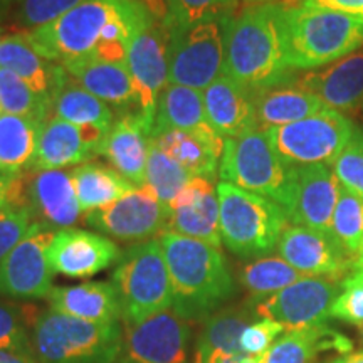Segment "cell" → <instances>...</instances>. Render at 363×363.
<instances>
[{"instance_id": "1", "label": "cell", "mask_w": 363, "mask_h": 363, "mask_svg": "<svg viewBox=\"0 0 363 363\" xmlns=\"http://www.w3.org/2000/svg\"><path fill=\"white\" fill-rule=\"evenodd\" d=\"M293 72L286 61L283 4L227 13L222 74L249 91H262L289 83Z\"/></svg>"}, {"instance_id": "2", "label": "cell", "mask_w": 363, "mask_h": 363, "mask_svg": "<svg viewBox=\"0 0 363 363\" xmlns=\"http://www.w3.org/2000/svg\"><path fill=\"white\" fill-rule=\"evenodd\" d=\"M169 267L174 310L182 320L211 318L234 294V279L220 249L165 230L158 238Z\"/></svg>"}, {"instance_id": "3", "label": "cell", "mask_w": 363, "mask_h": 363, "mask_svg": "<svg viewBox=\"0 0 363 363\" xmlns=\"http://www.w3.org/2000/svg\"><path fill=\"white\" fill-rule=\"evenodd\" d=\"M284 51L291 69H315L363 44V17L284 2Z\"/></svg>"}, {"instance_id": "4", "label": "cell", "mask_w": 363, "mask_h": 363, "mask_svg": "<svg viewBox=\"0 0 363 363\" xmlns=\"http://www.w3.org/2000/svg\"><path fill=\"white\" fill-rule=\"evenodd\" d=\"M123 338L118 323H93L49 308L35 318L33 347L39 363H116Z\"/></svg>"}, {"instance_id": "5", "label": "cell", "mask_w": 363, "mask_h": 363, "mask_svg": "<svg viewBox=\"0 0 363 363\" xmlns=\"http://www.w3.org/2000/svg\"><path fill=\"white\" fill-rule=\"evenodd\" d=\"M222 242L239 257H262L278 247L288 216L278 202L227 182L217 185Z\"/></svg>"}, {"instance_id": "6", "label": "cell", "mask_w": 363, "mask_h": 363, "mask_svg": "<svg viewBox=\"0 0 363 363\" xmlns=\"http://www.w3.org/2000/svg\"><path fill=\"white\" fill-rule=\"evenodd\" d=\"M125 326L140 325L169 311L174 293L158 240H145L123 252L111 274Z\"/></svg>"}, {"instance_id": "7", "label": "cell", "mask_w": 363, "mask_h": 363, "mask_svg": "<svg viewBox=\"0 0 363 363\" xmlns=\"http://www.w3.org/2000/svg\"><path fill=\"white\" fill-rule=\"evenodd\" d=\"M135 0H86L49 24L24 33L27 43L48 61L65 62L96 48L110 22L116 21Z\"/></svg>"}, {"instance_id": "8", "label": "cell", "mask_w": 363, "mask_h": 363, "mask_svg": "<svg viewBox=\"0 0 363 363\" xmlns=\"http://www.w3.org/2000/svg\"><path fill=\"white\" fill-rule=\"evenodd\" d=\"M220 182L286 206L291 167H286L271 147L266 131L249 130L238 138H225L219 163Z\"/></svg>"}, {"instance_id": "9", "label": "cell", "mask_w": 363, "mask_h": 363, "mask_svg": "<svg viewBox=\"0 0 363 363\" xmlns=\"http://www.w3.org/2000/svg\"><path fill=\"white\" fill-rule=\"evenodd\" d=\"M230 12V11H229ZM169 30V84L206 89L224 71L227 13Z\"/></svg>"}, {"instance_id": "10", "label": "cell", "mask_w": 363, "mask_h": 363, "mask_svg": "<svg viewBox=\"0 0 363 363\" xmlns=\"http://www.w3.org/2000/svg\"><path fill=\"white\" fill-rule=\"evenodd\" d=\"M355 131L343 113L325 106L296 123L266 130L271 147L286 167L333 165Z\"/></svg>"}, {"instance_id": "11", "label": "cell", "mask_w": 363, "mask_h": 363, "mask_svg": "<svg viewBox=\"0 0 363 363\" xmlns=\"http://www.w3.org/2000/svg\"><path fill=\"white\" fill-rule=\"evenodd\" d=\"M56 230L43 220L33 222L24 238L0 264V294L16 299L48 298L54 271L48 249Z\"/></svg>"}, {"instance_id": "12", "label": "cell", "mask_w": 363, "mask_h": 363, "mask_svg": "<svg viewBox=\"0 0 363 363\" xmlns=\"http://www.w3.org/2000/svg\"><path fill=\"white\" fill-rule=\"evenodd\" d=\"M172 211L148 189H136L84 216V224L125 242H140L169 230Z\"/></svg>"}, {"instance_id": "13", "label": "cell", "mask_w": 363, "mask_h": 363, "mask_svg": "<svg viewBox=\"0 0 363 363\" xmlns=\"http://www.w3.org/2000/svg\"><path fill=\"white\" fill-rule=\"evenodd\" d=\"M340 291L342 283L306 276L272 296L257 301L256 315L281 323L286 331L325 325L331 318V308Z\"/></svg>"}, {"instance_id": "14", "label": "cell", "mask_w": 363, "mask_h": 363, "mask_svg": "<svg viewBox=\"0 0 363 363\" xmlns=\"http://www.w3.org/2000/svg\"><path fill=\"white\" fill-rule=\"evenodd\" d=\"M169 30L163 22L145 27L128 44L126 65L138 94V111L153 131L158 99L169 86Z\"/></svg>"}, {"instance_id": "15", "label": "cell", "mask_w": 363, "mask_h": 363, "mask_svg": "<svg viewBox=\"0 0 363 363\" xmlns=\"http://www.w3.org/2000/svg\"><path fill=\"white\" fill-rule=\"evenodd\" d=\"M340 182L330 165L291 167L288 202L283 207L294 225L331 233L335 207L340 197Z\"/></svg>"}, {"instance_id": "16", "label": "cell", "mask_w": 363, "mask_h": 363, "mask_svg": "<svg viewBox=\"0 0 363 363\" xmlns=\"http://www.w3.org/2000/svg\"><path fill=\"white\" fill-rule=\"evenodd\" d=\"M278 252L305 276L338 281L355 269V257L345 251L333 234L301 225L286 227L279 238Z\"/></svg>"}, {"instance_id": "17", "label": "cell", "mask_w": 363, "mask_h": 363, "mask_svg": "<svg viewBox=\"0 0 363 363\" xmlns=\"http://www.w3.org/2000/svg\"><path fill=\"white\" fill-rule=\"evenodd\" d=\"M190 328L174 310L126 326L120 363H187Z\"/></svg>"}, {"instance_id": "18", "label": "cell", "mask_w": 363, "mask_h": 363, "mask_svg": "<svg viewBox=\"0 0 363 363\" xmlns=\"http://www.w3.org/2000/svg\"><path fill=\"white\" fill-rule=\"evenodd\" d=\"M123 252L110 238L83 229H59L48 249L54 274L66 278H91L113 264Z\"/></svg>"}, {"instance_id": "19", "label": "cell", "mask_w": 363, "mask_h": 363, "mask_svg": "<svg viewBox=\"0 0 363 363\" xmlns=\"http://www.w3.org/2000/svg\"><path fill=\"white\" fill-rule=\"evenodd\" d=\"M104 133L93 126L74 125L61 118H49L39 131L38 148L30 169L62 170L98 155Z\"/></svg>"}, {"instance_id": "20", "label": "cell", "mask_w": 363, "mask_h": 363, "mask_svg": "<svg viewBox=\"0 0 363 363\" xmlns=\"http://www.w3.org/2000/svg\"><path fill=\"white\" fill-rule=\"evenodd\" d=\"M61 66L76 83L108 106H115L121 115L138 111V94L126 62L106 61L91 51L84 56L67 59Z\"/></svg>"}, {"instance_id": "21", "label": "cell", "mask_w": 363, "mask_h": 363, "mask_svg": "<svg viewBox=\"0 0 363 363\" xmlns=\"http://www.w3.org/2000/svg\"><path fill=\"white\" fill-rule=\"evenodd\" d=\"M152 130L145 123L142 113L130 111L121 115L99 143L98 155H103L113 169L142 189L147 174Z\"/></svg>"}, {"instance_id": "22", "label": "cell", "mask_w": 363, "mask_h": 363, "mask_svg": "<svg viewBox=\"0 0 363 363\" xmlns=\"http://www.w3.org/2000/svg\"><path fill=\"white\" fill-rule=\"evenodd\" d=\"M325 106L340 113H358L363 104V51L353 52L323 71L308 72L294 81Z\"/></svg>"}, {"instance_id": "23", "label": "cell", "mask_w": 363, "mask_h": 363, "mask_svg": "<svg viewBox=\"0 0 363 363\" xmlns=\"http://www.w3.org/2000/svg\"><path fill=\"white\" fill-rule=\"evenodd\" d=\"M202 94L208 125L220 138H238L257 128L252 91L222 74Z\"/></svg>"}, {"instance_id": "24", "label": "cell", "mask_w": 363, "mask_h": 363, "mask_svg": "<svg viewBox=\"0 0 363 363\" xmlns=\"http://www.w3.org/2000/svg\"><path fill=\"white\" fill-rule=\"evenodd\" d=\"M29 197L44 224L67 229L79 220L81 211L71 170H38L29 184Z\"/></svg>"}, {"instance_id": "25", "label": "cell", "mask_w": 363, "mask_h": 363, "mask_svg": "<svg viewBox=\"0 0 363 363\" xmlns=\"http://www.w3.org/2000/svg\"><path fill=\"white\" fill-rule=\"evenodd\" d=\"M48 299L51 310L93 323H118L121 318L120 299L113 283L91 281L78 286H59L51 289Z\"/></svg>"}, {"instance_id": "26", "label": "cell", "mask_w": 363, "mask_h": 363, "mask_svg": "<svg viewBox=\"0 0 363 363\" xmlns=\"http://www.w3.org/2000/svg\"><path fill=\"white\" fill-rule=\"evenodd\" d=\"M352 340L325 323L286 331L283 337L276 340L261 357H257V362L315 363L320 353L335 350L342 355H347L352 352Z\"/></svg>"}, {"instance_id": "27", "label": "cell", "mask_w": 363, "mask_h": 363, "mask_svg": "<svg viewBox=\"0 0 363 363\" xmlns=\"http://www.w3.org/2000/svg\"><path fill=\"white\" fill-rule=\"evenodd\" d=\"M152 142L167 155L185 167L194 177H203L214 182L219 174V163L224 150V138L211 131H165L153 136Z\"/></svg>"}, {"instance_id": "28", "label": "cell", "mask_w": 363, "mask_h": 363, "mask_svg": "<svg viewBox=\"0 0 363 363\" xmlns=\"http://www.w3.org/2000/svg\"><path fill=\"white\" fill-rule=\"evenodd\" d=\"M252 94L257 128L264 131L276 126L296 123L325 108L323 101L316 94L301 89L294 83L252 91Z\"/></svg>"}, {"instance_id": "29", "label": "cell", "mask_w": 363, "mask_h": 363, "mask_svg": "<svg viewBox=\"0 0 363 363\" xmlns=\"http://www.w3.org/2000/svg\"><path fill=\"white\" fill-rule=\"evenodd\" d=\"M0 67L12 71L49 101L54 88L66 71L61 65H52L51 61L39 56L33 45L27 43L24 34L6 35L0 39Z\"/></svg>"}, {"instance_id": "30", "label": "cell", "mask_w": 363, "mask_h": 363, "mask_svg": "<svg viewBox=\"0 0 363 363\" xmlns=\"http://www.w3.org/2000/svg\"><path fill=\"white\" fill-rule=\"evenodd\" d=\"M51 113L69 123L93 126L103 133H106L115 123L111 108L76 83L67 71L61 76L51 94Z\"/></svg>"}, {"instance_id": "31", "label": "cell", "mask_w": 363, "mask_h": 363, "mask_svg": "<svg viewBox=\"0 0 363 363\" xmlns=\"http://www.w3.org/2000/svg\"><path fill=\"white\" fill-rule=\"evenodd\" d=\"M211 131L203 108L202 91L187 86L169 84L160 94L152 138L165 131Z\"/></svg>"}, {"instance_id": "32", "label": "cell", "mask_w": 363, "mask_h": 363, "mask_svg": "<svg viewBox=\"0 0 363 363\" xmlns=\"http://www.w3.org/2000/svg\"><path fill=\"white\" fill-rule=\"evenodd\" d=\"M72 187L84 214L116 202L138 187L115 169L101 163H83L71 170Z\"/></svg>"}, {"instance_id": "33", "label": "cell", "mask_w": 363, "mask_h": 363, "mask_svg": "<svg viewBox=\"0 0 363 363\" xmlns=\"http://www.w3.org/2000/svg\"><path fill=\"white\" fill-rule=\"evenodd\" d=\"M251 313L239 308L222 310L207 320L195 348L194 363H220L225 358L240 355L239 340L251 323Z\"/></svg>"}, {"instance_id": "34", "label": "cell", "mask_w": 363, "mask_h": 363, "mask_svg": "<svg viewBox=\"0 0 363 363\" xmlns=\"http://www.w3.org/2000/svg\"><path fill=\"white\" fill-rule=\"evenodd\" d=\"M43 123L33 118L0 113V170L19 175L30 169Z\"/></svg>"}, {"instance_id": "35", "label": "cell", "mask_w": 363, "mask_h": 363, "mask_svg": "<svg viewBox=\"0 0 363 363\" xmlns=\"http://www.w3.org/2000/svg\"><path fill=\"white\" fill-rule=\"evenodd\" d=\"M169 230L220 249V211L217 189L214 192L203 195L201 201L192 206L172 211Z\"/></svg>"}, {"instance_id": "36", "label": "cell", "mask_w": 363, "mask_h": 363, "mask_svg": "<svg viewBox=\"0 0 363 363\" xmlns=\"http://www.w3.org/2000/svg\"><path fill=\"white\" fill-rule=\"evenodd\" d=\"M303 278L306 276L288 264L283 257H261L239 271V283L259 301Z\"/></svg>"}, {"instance_id": "37", "label": "cell", "mask_w": 363, "mask_h": 363, "mask_svg": "<svg viewBox=\"0 0 363 363\" xmlns=\"http://www.w3.org/2000/svg\"><path fill=\"white\" fill-rule=\"evenodd\" d=\"M194 175L179 162L167 155L155 143H150L145 189H148L158 201L170 207L175 197L184 190Z\"/></svg>"}, {"instance_id": "38", "label": "cell", "mask_w": 363, "mask_h": 363, "mask_svg": "<svg viewBox=\"0 0 363 363\" xmlns=\"http://www.w3.org/2000/svg\"><path fill=\"white\" fill-rule=\"evenodd\" d=\"M0 113L27 116L44 123L51 115V101L35 93L12 71L0 67Z\"/></svg>"}, {"instance_id": "39", "label": "cell", "mask_w": 363, "mask_h": 363, "mask_svg": "<svg viewBox=\"0 0 363 363\" xmlns=\"http://www.w3.org/2000/svg\"><path fill=\"white\" fill-rule=\"evenodd\" d=\"M331 233L345 251L357 261L363 244V197L345 187L340 189L338 203L331 220Z\"/></svg>"}, {"instance_id": "40", "label": "cell", "mask_w": 363, "mask_h": 363, "mask_svg": "<svg viewBox=\"0 0 363 363\" xmlns=\"http://www.w3.org/2000/svg\"><path fill=\"white\" fill-rule=\"evenodd\" d=\"M165 4L167 19L163 26L167 29H174L229 12L234 0H165Z\"/></svg>"}, {"instance_id": "41", "label": "cell", "mask_w": 363, "mask_h": 363, "mask_svg": "<svg viewBox=\"0 0 363 363\" xmlns=\"http://www.w3.org/2000/svg\"><path fill=\"white\" fill-rule=\"evenodd\" d=\"M333 172L340 184L363 197V131L355 128L343 152L333 162Z\"/></svg>"}, {"instance_id": "42", "label": "cell", "mask_w": 363, "mask_h": 363, "mask_svg": "<svg viewBox=\"0 0 363 363\" xmlns=\"http://www.w3.org/2000/svg\"><path fill=\"white\" fill-rule=\"evenodd\" d=\"M331 318L363 326V269H357L342 281V291L331 308Z\"/></svg>"}, {"instance_id": "43", "label": "cell", "mask_w": 363, "mask_h": 363, "mask_svg": "<svg viewBox=\"0 0 363 363\" xmlns=\"http://www.w3.org/2000/svg\"><path fill=\"white\" fill-rule=\"evenodd\" d=\"M33 214L29 206L7 207L0 211V264L33 225Z\"/></svg>"}, {"instance_id": "44", "label": "cell", "mask_w": 363, "mask_h": 363, "mask_svg": "<svg viewBox=\"0 0 363 363\" xmlns=\"http://www.w3.org/2000/svg\"><path fill=\"white\" fill-rule=\"evenodd\" d=\"M86 0H21L17 21L24 27H40L56 21Z\"/></svg>"}, {"instance_id": "45", "label": "cell", "mask_w": 363, "mask_h": 363, "mask_svg": "<svg viewBox=\"0 0 363 363\" xmlns=\"http://www.w3.org/2000/svg\"><path fill=\"white\" fill-rule=\"evenodd\" d=\"M0 350L30 353L24 313L6 303H0Z\"/></svg>"}, {"instance_id": "46", "label": "cell", "mask_w": 363, "mask_h": 363, "mask_svg": "<svg viewBox=\"0 0 363 363\" xmlns=\"http://www.w3.org/2000/svg\"><path fill=\"white\" fill-rule=\"evenodd\" d=\"M284 331L286 328L281 323L261 318L259 321H254L242 331L239 340L240 352L249 357H261Z\"/></svg>"}, {"instance_id": "47", "label": "cell", "mask_w": 363, "mask_h": 363, "mask_svg": "<svg viewBox=\"0 0 363 363\" xmlns=\"http://www.w3.org/2000/svg\"><path fill=\"white\" fill-rule=\"evenodd\" d=\"M24 187V179L21 174H0V211L7 207L26 206Z\"/></svg>"}, {"instance_id": "48", "label": "cell", "mask_w": 363, "mask_h": 363, "mask_svg": "<svg viewBox=\"0 0 363 363\" xmlns=\"http://www.w3.org/2000/svg\"><path fill=\"white\" fill-rule=\"evenodd\" d=\"M301 7L310 9H325V11H335L350 13V16L363 17V0H288Z\"/></svg>"}, {"instance_id": "49", "label": "cell", "mask_w": 363, "mask_h": 363, "mask_svg": "<svg viewBox=\"0 0 363 363\" xmlns=\"http://www.w3.org/2000/svg\"><path fill=\"white\" fill-rule=\"evenodd\" d=\"M0 363H35L30 353L0 350Z\"/></svg>"}, {"instance_id": "50", "label": "cell", "mask_w": 363, "mask_h": 363, "mask_svg": "<svg viewBox=\"0 0 363 363\" xmlns=\"http://www.w3.org/2000/svg\"><path fill=\"white\" fill-rule=\"evenodd\" d=\"M150 12L155 16L157 21L165 22L167 19V4L165 0H140Z\"/></svg>"}, {"instance_id": "51", "label": "cell", "mask_w": 363, "mask_h": 363, "mask_svg": "<svg viewBox=\"0 0 363 363\" xmlns=\"http://www.w3.org/2000/svg\"><path fill=\"white\" fill-rule=\"evenodd\" d=\"M328 363H363V353H352V355L347 353V355L335 358Z\"/></svg>"}, {"instance_id": "52", "label": "cell", "mask_w": 363, "mask_h": 363, "mask_svg": "<svg viewBox=\"0 0 363 363\" xmlns=\"http://www.w3.org/2000/svg\"><path fill=\"white\" fill-rule=\"evenodd\" d=\"M16 2H21V0H0V16H2V13Z\"/></svg>"}, {"instance_id": "53", "label": "cell", "mask_w": 363, "mask_h": 363, "mask_svg": "<svg viewBox=\"0 0 363 363\" xmlns=\"http://www.w3.org/2000/svg\"><path fill=\"white\" fill-rule=\"evenodd\" d=\"M357 269H363V244H362V249H360V252H358L357 261H355V271Z\"/></svg>"}, {"instance_id": "54", "label": "cell", "mask_w": 363, "mask_h": 363, "mask_svg": "<svg viewBox=\"0 0 363 363\" xmlns=\"http://www.w3.org/2000/svg\"><path fill=\"white\" fill-rule=\"evenodd\" d=\"M239 363H259L257 362V357H249V355H242Z\"/></svg>"}, {"instance_id": "55", "label": "cell", "mask_w": 363, "mask_h": 363, "mask_svg": "<svg viewBox=\"0 0 363 363\" xmlns=\"http://www.w3.org/2000/svg\"><path fill=\"white\" fill-rule=\"evenodd\" d=\"M249 2H267V4H269L271 0H249Z\"/></svg>"}, {"instance_id": "56", "label": "cell", "mask_w": 363, "mask_h": 363, "mask_svg": "<svg viewBox=\"0 0 363 363\" xmlns=\"http://www.w3.org/2000/svg\"><path fill=\"white\" fill-rule=\"evenodd\" d=\"M0 39H2V30H0Z\"/></svg>"}, {"instance_id": "57", "label": "cell", "mask_w": 363, "mask_h": 363, "mask_svg": "<svg viewBox=\"0 0 363 363\" xmlns=\"http://www.w3.org/2000/svg\"><path fill=\"white\" fill-rule=\"evenodd\" d=\"M360 111H362V113H363V104H362V110H360Z\"/></svg>"}, {"instance_id": "58", "label": "cell", "mask_w": 363, "mask_h": 363, "mask_svg": "<svg viewBox=\"0 0 363 363\" xmlns=\"http://www.w3.org/2000/svg\"><path fill=\"white\" fill-rule=\"evenodd\" d=\"M0 174H2V170H0Z\"/></svg>"}]
</instances>
